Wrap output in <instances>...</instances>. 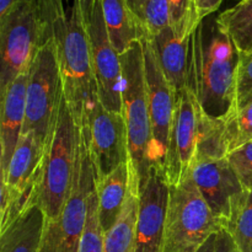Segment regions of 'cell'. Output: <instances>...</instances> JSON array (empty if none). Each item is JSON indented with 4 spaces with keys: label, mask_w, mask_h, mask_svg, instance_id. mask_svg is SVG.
Listing matches in <instances>:
<instances>
[{
    "label": "cell",
    "mask_w": 252,
    "mask_h": 252,
    "mask_svg": "<svg viewBox=\"0 0 252 252\" xmlns=\"http://www.w3.org/2000/svg\"><path fill=\"white\" fill-rule=\"evenodd\" d=\"M238 64V48L217 17L204 19L191 36L189 88L207 117L226 120L236 111Z\"/></svg>",
    "instance_id": "1"
},
{
    "label": "cell",
    "mask_w": 252,
    "mask_h": 252,
    "mask_svg": "<svg viewBox=\"0 0 252 252\" xmlns=\"http://www.w3.org/2000/svg\"><path fill=\"white\" fill-rule=\"evenodd\" d=\"M52 27L57 44L64 98L79 129H86L94 110L100 103L91 61L88 29L74 0L68 12L63 0L52 2Z\"/></svg>",
    "instance_id": "2"
},
{
    "label": "cell",
    "mask_w": 252,
    "mask_h": 252,
    "mask_svg": "<svg viewBox=\"0 0 252 252\" xmlns=\"http://www.w3.org/2000/svg\"><path fill=\"white\" fill-rule=\"evenodd\" d=\"M120 57L122 64V115L129 149V186L140 193L153 166L152 127L142 42L133 43Z\"/></svg>",
    "instance_id": "3"
},
{
    "label": "cell",
    "mask_w": 252,
    "mask_h": 252,
    "mask_svg": "<svg viewBox=\"0 0 252 252\" xmlns=\"http://www.w3.org/2000/svg\"><path fill=\"white\" fill-rule=\"evenodd\" d=\"M220 229L191 171L170 185L164 252H197Z\"/></svg>",
    "instance_id": "4"
},
{
    "label": "cell",
    "mask_w": 252,
    "mask_h": 252,
    "mask_svg": "<svg viewBox=\"0 0 252 252\" xmlns=\"http://www.w3.org/2000/svg\"><path fill=\"white\" fill-rule=\"evenodd\" d=\"M96 176L85 130L79 129L75 172L70 194L58 218L48 221L39 252H79Z\"/></svg>",
    "instance_id": "5"
},
{
    "label": "cell",
    "mask_w": 252,
    "mask_h": 252,
    "mask_svg": "<svg viewBox=\"0 0 252 252\" xmlns=\"http://www.w3.org/2000/svg\"><path fill=\"white\" fill-rule=\"evenodd\" d=\"M79 128L63 97L38 191V206L48 221L58 218L70 194L75 172Z\"/></svg>",
    "instance_id": "6"
},
{
    "label": "cell",
    "mask_w": 252,
    "mask_h": 252,
    "mask_svg": "<svg viewBox=\"0 0 252 252\" xmlns=\"http://www.w3.org/2000/svg\"><path fill=\"white\" fill-rule=\"evenodd\" d=\"M42 33L38 0H21L0 16V93L29 70L42 43Z\"/></svg>",
    "instance_id": "7"
},
{
    "label": "cell",
    "mask_w": 252,
    "mask_h": 252,
    "mask_svg": "<svg viewBox=\"0 0 252 252\" xmlns=\"http://www.w3.org/2000/svg\"><path fill=\"white\" fill-rule=\"evenodd\" d=\"M191 172L220 228L229 230L245 206L249 192L243 187L228 159L198 160L193 162Z\"/></svg>",
    "instance_id": "8"
},
{
    "label": "cell",
    "mask_w": 252,
    "mask_h": 252,
    "mask_svg": "<svg viewBox=\"0 0 252 252\" xmlns=\"http://www.w3.org/2000/svg\"><path fill=\"white\" fill-rule=\"evenodd\" d=\"M140 42L144 54L145 83L152 127V164L165 172L176 93L160 69L149 39L143 37Z\"/></svg>",
    "instance_id": "9"
},
{
    "label": "cell",
    "mask_w": 252,
    "mask_h": 252,
    "mask_svg": "<svg viewBox=\"0 0 252 252\" xmlns=\"http://www.w3.org/2000/svg\"><path fill=\"white\" fill-rule=\"evenodd\" d=\"M91 61L97 84L98 101L107 111L122 113V64L121 57L108 38L102 7L96 0L88 25Z\"/></svg>",
    "instance_id": "10"
},
{
    "label": "cell",
    "mask_w": 252,
    "mask_h": 252,
    "mask_svg": "<svg viewBox=\"0 0 252 252\" xmlns=\"http://www.w3.org/2000/svg\"><path fill=\"white\" fill-rule=\"evenodd\" d=\"M85 130L96 180L123 164H129L127 128L122 113L107 111L101 103L94 110Z\"/></svg>",
    "instance_id": "11"
},
{
    "label": "cell",
    "mask_w": 252,
    "mask_h": 252,
    "mask_svg": "<svg viewBox=\"0 0 252 252\" xmlns=\"http://www.w3.org/2000/svg\"><path fill=\"white\" fill-rule=\"evenodd\" d=\"M199 105L187 86L176 94L165 174L170 185L179 184L192 169L198 143Z\"/></svg>",
    "instance_id": "12"
},
{
    "label": "cell",
    "mask_w": 252,
    "mask_h": 252,
    "mask_svg": "<svg viewBox=\"0 0 252 252\" xmlns=\"http://www.w3.org/2000/svg\"><path fill=\"white\" fill-rule=\"evenodd\" d=\"M170 184L160 167L153 165L139 194L135 223V252H164L165 224Z\"/></svg>",
    "instance_id": "13"
},
{
    "label": "cell",
    "mask_w": 252,
    "mask_h": 252,
    "mask_svg": "<svg viewBox=\"0 0 252 252\" xmlns=\"http://www.w3.org/2000/svg\"><path fill=\"white\" fill-rule=\"evenodd\" d=\"M29 70L20 74L1 94L0 112V179L6 175L15 149L19 144L26 118Z\"/></svg>",
    "instance_id": "14"
},
{
    "label": "cell",
    "mask_w": 252,
    "mask_h": 252,
    "mask_svg": "<svg viewBox=\"0 0 252 252\" xmlns=\"http://www.w3.org/2000/svg\"><path fill=\"white\" fill-rule=\"evenodd\" d=\"M145 37L149 39L160 69L175 93L186 89L189 79L191 37L179 38L171 26L165 27L157 34Z\"/></svg>",
    "instance_id": "15"
},
{
    "label": "cell",
    "mask_w": 252,
    "mask_h": 252,
    "mask_svg": "<svg viewBox=\"0 0 252 252\" xmlns=\"http://www.w3.org/2000/svg\"><path fill=\"white\" fill-rule=\"evenodd\" d=\"M46 225V214L33 203L0 230V252H39Z\"/></svg>",
    "instance_id": "16"
},
{
    "label": "cell",
    "mask_w": 252,
    "mask_h": 252,
    "mask_svg": "<svg viewBox=\"0 0 252 252\" xmlns=\"http://www.w3.org/2000/svg\"><path fill=\"white\" fill-rule=\"evenodd\" d=\"M129 164H123L103 179L96 180L98 220L105 234L120 219L129 192Z\"/></svg>",
    "instance_id": "17"
},
{
    "label": "cell",
    "mask_w": 252,
    "mask_h": 252,
    "mask_svg": "<svg viewBox=\"0 0 252 252\" xmlns=\"http://www.w3.org/2000/svg\"><path fill=\"white\" fill-rule=\"evenodd\" d=\"M102 7L103 20L108 38L118 54H123L145 33L133 16L126 0H98Z\"/></svg>",
    "instance_id": "18"
},
{
    "label": "cell",
    "mask_w": 252,
    "mask_h": 252,
    "mask_svg": "<svg viewBox=\"0 0 252 252\" xmlns=\"http://www.w3.org/2000/svg\"><path fill=\"white\" fill-rule=\"evenodd\" d=\"M139 194L129 187L120 219L105 234L103 252H135V223Z\"/></svg>",
    "instance_id": "19"
},
{
    "label": "cell",
    "mask_w": 252,
    "mask_h": 252,
    "mask_svg": "<svg viewBox=\"0 0 252 252\" xmlns=\"http://www.w3.org/2000/svg\"><path fill=\"white\" fill-rule=\"evenodd\" d=\"M217 24L239 52H252V0H240L217 16Z\"/></svg>",
    "instance_id": "20"
},
{
    "label": "cell",
    "mask_w": 252,
    "mask_h": 252,
    "mask_svg": "<svg viewBox=\"0 0 252 252\" xmlns=\"http://www.w3.org/2000/svg\"><path fill=\"white\" fill-rule=\"evenodd\" d=\"M226 157L228 148L225 140V120H212L199 108L198 143L194 161L221 159Z\"/></svg>",
    "instance_id": "21"
},
{
    "label": "cell",
    "mask_w": 252,
    "mask_h": 252,
    "mask_svg": "<svg viewBox=\"0 0 252 252\" xmlns=\"http://www.w3.org/2000/svg\"><path fill=\"white\" fill-rule=\"evenodd\" d=\"M145 36H153L170 26L167 0H126Z\"/></svg>",
    "instance_id": "22"
},
{
    "label": "cell",
    "mask_w": 252,
    "mask_h": 252,
    "mask_svg": "<svg viewBox=\"0 0 252 252\" xmlns=\"http://www.w3.org/2000/svg\"><path fill=\"white\" fill-rule=\"evenodd\" d=\"M225 140L228 154L252 140V102L236 110L225 120Z\"/></svg>",
    "instance_id": "23"
},
{
    "label": "cell",
    "mask_w": 252,
    "mask_h": 252,
    "mask_svg": "<svg viewBox=\"0 0 252 252\" xmlns=\"http://www.w3.org/2000/svg\"><path fill=\"white\" fill-rule=\"evenodd\" d=\"M170 26L176 36L187 39L199 25L194 0H167Z\"/></svg>",
    "instance_id": "24"
},
{
    "label": "cell",
    "mask_w": 252,
    "mask_h": 252,
    "mask_svg": "<svg viewBox=\"0 0 252 252\" xmlns=\"http://www.w3.org/2000/svg\"><path fill=\"white\" fill-rule=\"evenodd\" d=\"M103 243H105V233L98 220L97 194L95 187L89 201L88 219L79 246V252H103Z\"/></svg>",
    "instance_id": "25"
},
{
    "label": "cell",
    "mask_w": 252,
    "mask_h": 252,
    "mask_svg": "<svg viewBox=\"0 0 252 252\" xmlns=\"http://www.w3.org/2000/svg\"><path fill=\"white\" fill-rule=\"evenodd\" d=\"M252 102V52H239L236 73V110Z\"/></svg>",
    "instance_id": "26"
},
{
    "label": "cell",
    "mask_w": 252,
    "mask_h": 252,
    "mask_svg": "<svg viewBox=\"0 0 252 252\" xmlns=\"http://www.w3.org/2000/svg\"><path fill=\"white\" fill-rule=\"evenodd\" d=\"M241 252H252V191L234 225L229 229Z\"/></svg>",
    "instance_id": "27"
},
{
    "label": "cell",
    "mask_w": 252,
    "mask_h": 252,
    "mask_svg": "<svg viewBox=\"0 0 252 252\" xmlns=\"http://www.w3.org/2000/svg\"><path fill=\"white\" fill-rule=\"evenodd\" d=\"M226 159L244 189L252 191V140L229 153Z\"/></svg>",
    "instance_id": "28"
},
{
    "label": "cell",
    "mask_w": 252,
    "mask_h": 252,
    "mask_svg": "<svg viewBox=\"0 0 252 252\" xmlns=\"http://www.w3.org/2000/svg\"><path fill=\"white\" fill-rule=\"evenodd\" d=\"M214 252H241L233 235L226 229L221 228L217 233Z\"/></svg>",
    "instance_id": "29"
},
{
    "label": "cell",
    "mask_w": 252,
    "mask_h": 252,
    "mask_svg": "<svg viewBox=\"0 0 252 252\" xmlns=\"http://www.w3.org/2000/svg\"><path fill=\"white\" fill-rule=\"evenodd\" d=\"M221 2H223V0H194L197 17H198L199 24H201L204 19H207V17L211 16L212 14H214V12L219 9Z\"/></svg>",
    "instance_id": "30"
},
{
    "label": "cell",
    "mask_w": 252,
    "mask_h": 252,
    "mask_svg": "<svg viewBox=\"0 0 252 252\" xmlns=\"http://www.w3.org/2000/svg\"><path fill=\"white\" fill-rule=\"evenodd\" d=\"M75 1L78 2L79 7H80V10H81V15H83L84 24H85V26L88 27V25L90 24L91 15H93L94 6H95L96 0H75Z\"/></svg>",
    "instance_id": "31"
},
{
    "label": "cell",
    "mask_w": 252,
    "mask_h": 252,
    "mask_svg": "<svg viewBox=\"0 0 252 252\" xmlns=\"http://www.w3.org/2000/svg\"><path fill=\"white\" fill-rule=\"evenodd\" d=\"M216 238H217V234L212 235L208 240L204 243V245L202 246L197 252H214V245H216Z\"/></svg>",
    "instance_id": "32"
},
{
    "label": "cell",
    "mask_w": 252,
    "mask_h": 252,
    "mask_svg": "<svg viewBox=\"0 0 252 252\" xmlns=\"http://www.w3.org/2000/svg\"><path fill=\"white\" fill-rule=\"evenodd\" d=\"M19 1H21V0H0V16L6 14L10 7L14 6Z\"/></svg>",
    "instance_id": "33"
}]
</instances>
